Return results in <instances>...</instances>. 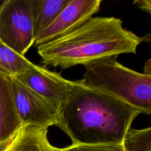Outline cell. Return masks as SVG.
<instances>
[{"mask_svg": "<svg viewBox=\"0 0 151 151\" xmlns=\"http://www.w3.org/2000/svg\"><path fill=\"white\" fill-rule=\"evenodd\" d=\"M141 114L128 103L76 81L59 108L57 126L69 136L72 145L122 144Z\"/></svg>", "mask_w": 151, "mask_h": 151, "instance_id": "obj_1", "label": "cell"}, {"mask_svg": "<svg viewBox=\"0 0 151 151\" xmlns=\"http://www.w3.org/2000/svg\"><path fill=\"white\" fill-rule=\"evenodd\" d=\"M144 38L115 17H91L72 32L37 47L43 64L61 69L137 52Z\"/></svg>", "mask_w": 151, "mask_h": 151, "instance_id": "obj_2", "label": "cell"}, {"mask_svg": "<svg viewBox=\"0 0 151 151\" xmlns=\"http://www.w3.org/2000/svg\"><path fill=\"white\" fill-rule=\"evenodd\" d=\"M83 85L111 95L141 111L151 114V76L119 63L116 58L86 65Z\"/></svg>", "mask_w": 151, "mask_h": 151, "instance_id": "obj_3", "label": "cell"}, {"mask_svg": "<svg viewBox=\"0 0 151 151\" xmlns=\"http://www.w3.org/2000/svg\"><path fill=\"white\" fill-rule=\"evenodd\" d=\"M0 41L24 56L34 45L32 0H7L0 4Z\"/></svg>", "mask_w": 151, "mask_h": 151, "instance_id": "obj_4", "label": "cell"}, {"mask_svg": "<svg viewBox=\"0 0 151 151\" xmlns=\"http://www.w3.org/2000/svg\"><path fill=\"white\" fill-rule=\"evenodd\" d=\"M10 78L13 103L22 127L57 125L58 109L15 77Z\"/></svg>", "mask_w": 151, "mask_h": 151, "instance_id": "obj_5", "label": "cell"}, {"mask_svg": "<svg viewBox=\"0 0 151 151\" xmlns=\"http://www.w3.org/2000/svg\"><path fill=\"white\" fill-rule=\"evenodd\" d=\"M101 0H70L56 19L35 39L34 45L47 44L78 28L100 10Z\"/></svg>", "mask_w": 151, "mask_h": 151, "instance_id": "obj_6", "label": "cell"}, {"mask_svg": "<svg viewBox=\"0 0 151 151\" xmlns=\"http://www.w3.org/2000/svg\"><path fill=\"white\" fill-rule=\"evenodd\" d=\"M16 78L58 109L75 84V81H68L60 74L35 64Z\"/></svg>", "mask_w": 151, "mask_h": 151, "instance_id": "obj_7", "label": "cell"}, {"mask_svg": "<svg viewBox=\"0 0 151 151\" xmlns=\"http://www.w3.org/2000/svg\"><path fill=\"white\" fill-rule=\"evenodd\" d=\"M22 128L13 103L10 78L0 73V147L8 143Z\"/></svg>", "mask_w": 151, "mask_h": 151, "instance_id": "obj_8", "label": "cell"}, {"mask_svg": "<svg viewBox=\"0 0 151 151\" xmlns=\"http://www.w3.org/2000/svg\"><path fill=\"white\" fill-rule=\"evenodd\" d=\"M48 129L38 127H22L0 151H58L47 138Z\"/></svg>", "mask_w": 151, "mask_h": 151, "instance_id": "obj_9", "label": "cell"}, {"mask_svg": "<svg viewBox=\"0 0 151 151\" xmlns=\"http://www.w3.org/2000/svg\"><path fill=\"white\" fill-rule=\"evenodd\" d=\"M70 0H32L33 31L35 41L56 19Z\"/></svg>", "mask_w": 151, "mask_h": 151, "instance_id": "obj_10", "label": "cell"}, {"mask_svg": "<svg viewBox=\"0 0 151 151\" xmlns=\"http://www.w3.org/2000/svg\"><path fill=\"white\" fill-rule=\"evenodd\" d=\"M34 65L24 56L17 53L0 41V73L16 78Z\"/></svg>", "mask_w": 151, "mask_h": 151, "instance_id": "obj_11", "label": "cell"}, {"mask_svg": "<svg viewBox=\"0 0 151 151\" xmlns=\"http://www.w3.org/2000/svg\"><path fill=\"white\" fill-rule=\"evenodd\" d=\"M125 151H151V128L130 129L122 142Z\"/></svg>", "mask_w": 151, "mask_h": 151, "instance_id": "obj_12", "label": "cell"}, {"mask_svg": "<svg viewBox=\"0 0 151 151\" xmlns=\"http://www.w3.org/2000/svg\"><path fill=\"white\" fill-rule=\"evenodd\" d=\"M58 151H125V150L122 144L97 145H72L63 148H58Z\"/></svg>", "mask_w": 151, "mask_h": 151, "instance_id": "obj_13", "label": "cell"}, {"mask_svg": "<svg viewBox=\"0 0 151 151\" xmlns=\"http://www.w3.org/2000/svg\"><path fill=\"white\" fill-rule=\"evenodd\" d=\"M134 4L141 10L150 13L151 12V1L150 0H137L134 1Z\"/></svg>", "mask_w": 151, "mask_h": 151, "instance_id": "obj_14", "label": "cell"}, {"mask_svg": "<svg viewBox=\"0 0 151 151\" xmlns=\"http://www.w3.org/2000/svg\"><path fill=\"white\" fill-rule=\"evenodd\" d=\"M144 74L146 75H150L151 76V63L150 59H148L146 62L144 66Z\"/></svg>", "mask_w": 151, "mask_h": 151, "instance_id": "obj_15", "label": "cell"}]
</instances>
